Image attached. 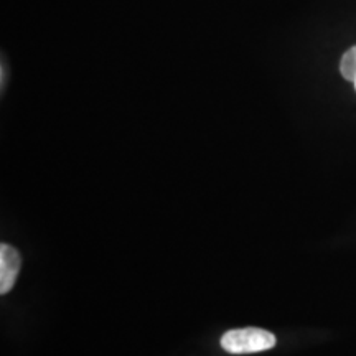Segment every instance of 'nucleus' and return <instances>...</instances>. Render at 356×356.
I'll return each instance as SVG.
<instances>
[{"label": "nucleus", "mask_w": 356, "mask_h": 356, "mask_svg": "<svg viewBox=\"0 0 356 356\" xmlns=\"http://www.w3.org/2000/svg\"><path fill=\"white\" fill-rule=\"evenodd\" d=\"M274 346V333L256 327L236 328V330L226 332L221 337V348L231 355L259 353V351L270 350Z\"/></svg>", "instance_id": "nucleus-1"}, {"label": "nucleus", "mask_w": 356, "mask_h": 356, "mask_svg": "<svg viewBox=\"0 0 356 356\" xmlns=\"http://www.w3.org/2000/svg\"><path fill=\"white\" fill-rule=\"evenodd\" d=\"M22 257L20 252L10 244L3 243L0 246V293L6 296L15 286L20 274Z\"/></svg>", "instance_id": "nucleus-2"}, {"label": "nucleus", "mask_w": 356, "mask_h": 356, "mask_svg": "<svg viewBox=\"0 0 356 356\" xmlns=\"http://www.w3.org/2000/svg\"><path fill=\"white\" fill-rule=\"evenodd\" d=\"M340 73L346 81H356V44L348 48L340 60Z\"/></svg>", "instance_id": "nucleus-3"}, {"label": "nucleus", "mask_w": 356, "mask_h": 356, "mask_svg": "<svg viewBox=\"0 0 356 356\" xmlns=\"http://www.w3.org/2000/svg\"><path fill=\"white\" fill-rule=\"evenodd\" d=\"M355 88H356V81H355Z\"/></svg>", "instance_id": "nucleus-4"}]
</instances>
